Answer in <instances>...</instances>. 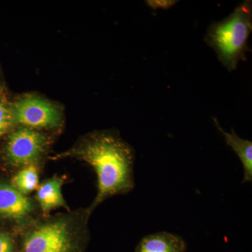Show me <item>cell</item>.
<instances>
[{
    "instance_id": "obj_4",
    "label": "cell",
    "mask_w": 252,
    "mask_h": 252,
    "mask_svg": "<svg viewBox=\"0 0 252 252\" xmlns=\"http://www.w3.org/2000/svg\"><path fill=\"white\" fill-rule=\"evenodd\" d=\"M51 144V137L44 131L21 126L15 127L6 137L1 151V161L11 175L31 165L43 168Z\"/></svg>"
},
{
    "instance_id": "obj_6",
    "label": "cell",
    "mask_w": 252,
    "mask_h": 252,
    "mask_svg": "<svg viewBox=\"0 0 252 252\" xmlns=\"http://www.w3.org/2000/svg\"><path fill=\"white\" fill-rule=\"evenodd\" d=\"M14 127L56 130L63 125V116L55 104L35 95L18 99L10 105Z\"/></svg>"
},
{
    "instance_id": "obj_10",
    "label": "cell",
    "mask_w": 252,
    "mask_h": 252,
    "mask_svg": "<svg viewBox=\"0 0 252 252\" xmlns=\"http://www.w3.org/2000/svg\"><path fill=\"white\" fill-rule=\"evenodd\" d=\"M41 172L42 168L35 165L23 167L12 174L9 182L20 193L31 195L40 184Z\"/></svg>"
},
{
    "instance_id": "obj_9",
    "label": "cell",
    "mask_w": 252,
    "mask_h": 252,
    "mask_svg": "<svg viewBox=\"0 0 252 252\" xmlns=\"http://www.w3.org/2000/svg\"><path fill=\"white\" fill-rule=\"evenodd\" d=\"M217 129L223 135L227 145L229 146L237 154L242 165L244 175L242 183H251L252 182V141L244 140L237 135L234 129L230 132H226L220 127L217 119H214Z\"/></svg>"
},
{
    "instance_id": "obj_12",
    "label": "cell",
    "mask_w": 252,
    "mask_h": 252,
    "mask_svg": "<svg viewBox=\"0 0 252 252\" xmlns=\"http://www.w3.org/2000/svg\"><path fill=\"white\" fill-rule=\"evenodd\" d=\"M0 252H18L16 233L0 228Z\"/></svg>"
},
{
    "instance_id": "obj_1",
    "label": "cell",
    "mask_w": 252,
    "mask_h": 252,
    "mask_svg": "<svg viewBox=\"0 0 252 252\" xmlns=\"http://www.w3.org/2000/svg\"><path fill=\"white\" fill-rule=\"evenodd\" d=\"M73 158L87 163L97 177V193L89 205L91 212L107 199L126 195L135 188L133 148L112 131L93 132L51 160Z\"/></svg>"
},
{
    "instance_id": "obj_11",
    "label": "cell",
    "mask_w": 252,
    "mask_h": 252,
    "mask_svg": "<svg viewBox=\"0 0 252 252\" xmlns=\"http://www.w3.org/2000/svg\"><path fill=\"white\" fill-rule=\"evenodd\" d=\"M14 127L11 107L4 99L0 97V140L7 135Z\"/></svg>"
},
{
    "instance_id": "obj_8",
    "label": "cell",
    "mask_w": 252,
    "mask_h": 252,
    "mask_svg": "<svg viewBox=\"0 0 252 252\" xmlns=\"http://www.w3.org/2000/svg\"><path fill=\"white\" fill-rule=\"evenodd\" d=\"M187 248L185 240L180 235L160 231L141 239L134 252H185Z\"/></svg>"
},
{
    "instance_id": "obj_7",
    "label": "cell",
    "mask_w": 252,
    "mask_h": 252,
    "mask_svg": "<svg viewBox=\"0 0 252 252\" xmlns=\"http://www.w3.org/2000/svg\"><path fill=\"white\" fill-rule=\"evenodd\" d=\"M66 182V177L56 175L40 182L33 198L43 215H47L57 209L70 210L63 196V187Z\"/></svg>"
},
{
    "instance_id": "obj_3",
    "label": "cell",
    "mask_w": 252,
    "mask_h": 252,
    "mask_svg": "<svg viewBox=\"0 0 252 252\" xmlns=\"http://www.w3.org/2000/svg\"><path fill=\"white\" fill-rule=\"evenodd\" d=\"M252 31V3L248 0L237 6L228 17L212 23L207 29L205 41L215 51L221 64L232 72L239 62L247 61Z\"/></svg>"
},
{
    "instance_id": "obj_13",
    "label": "cell",
    "mask_w": 252,
    "mask_h": 252,
    "mask_svg": "<svg viewBox=\"0 0 252 252\" xmlns=\"http://www.w3.org/2000/svg\"><path fill=\"white\" fill-rule=\"evenodd\" d=\"M146 4L151 9H169L174 5L177 4L178 1L175 0H147L145 1Z\"/></svg>"
},
{
    "instance_id": "obj_5",
    "label": "cell",
    "mask_w": 252,
    "mask_h": 252,
    "mask_svg": "<svg viewBox=\"0 0 252 252\" xmlns=\"http://www.w3.org/2000/svg\"><path fill=\"white\" fill-rule=\"evenodd\" d=\"M42 215L33 197L23 195L9 180L0 178V228L18 235Z\"/></svg>"
},
{
    "instance_id": "obj_2",
    "label": "cell",
    "mask_w": 252,
    "mask_h": 252,
    "mask_svg": "<svg viewBox=\"0 0 252 252\" xmlns=\"http://www.w3.org/2000/svg\"><path fill=\"white\" fill-rule=\"evenodd\" d=\"M89 207L42 215L17 235L18 252H85L91 241Z\"/></svg>"
}]
</instances>
